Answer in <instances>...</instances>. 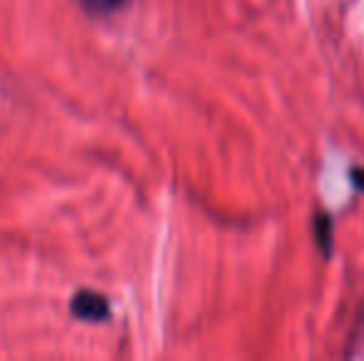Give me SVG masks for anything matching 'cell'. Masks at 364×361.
<instances>
[{
    "instance_id": "cell-3",
    "label": "cell",
    "mask_w": 364,
    "mask_h": 361,
    "mask_svg": "<svg viewBox=\"0 0 364 361\" xmlns=\"http://www.w3.org/2000/svg\"><path fill=\"white\" fill-rule=\"evenodd\" d=\"M122 3H124V0H85L87 8L97 10V13H107V10H114V8H119Z\"/></svg>"
},
{
    "instance_id": "cell-1",
    "label": "cell",
    "mask_w": 364,
    "mask_h": 361,
    "mask_svg": "<svg viewBox=\"0 0 364 361\" xmlns=\"http://www.w3.org/2000/svg\"><path fill=\"white\" fill-rule=\"evenodd\" d=\"M73 314L80 319H90V322H102L109 317V302L105 294L82 289L73 297Z\"/></svg>"
},
{
    "instance_id": "cell-2",
    "label": "cell",
    "mask_w": 364,
    "mask_h": 361,
    "mask_svg": "<svg viewBox=\"0 0 364 361\" xmlns=\"http://www.w3.org/2000/svg\"><path fill=\"white\" fill-rule=\"evenodd\" d=\"M312 238H315L317 250L322 252L325 260H330L335 252V221L327 211H315L312 216Z\"/></svg>"
},
{
    "instance_id": "cell-4",
    "label": "cell",
    "mask_w": 364,
    "mask_h": 361,
    "mask_svg": "<svg viewBox=\"0 0 364 361\" xmlns=\"http://www.w3.org/2000/svg\"><path fill=\"white\" fill-rule=\"evenodd\" d=\"M350 181H352V186H355L357 191L364 193V169H362V166H352V169H350Z\"/></svg>"
}]
</instances>
